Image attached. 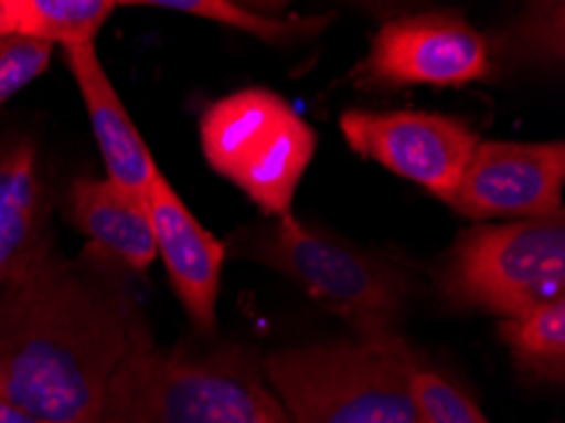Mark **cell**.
<instances>
[{
  "instance_id": "obj_5",
  "label": "cell",
  "mask_w": 565,
  "mask_h": 423,
  "mask_svg": "<svg viewBox=\"0 0 565 423\" xmlns=\"http://www.w3.org/2000/svg\"><path fill=\"white\" fill-rule=\"evenodd\" d=\"M447 295L504 319L565 299L563 215L461 233L449 256Z\"/></svg>"
},
{
  "instance_id": "obj_12",
  "label": "cell",
  "mask_w": 565,
  "mask_h": 423,
  "mask_svg": "<svg viewBox=\"0 0 565 423\" xmlns=\"http://www.w3.org/2000/svg\"><path fill=\"white\" fill-rule=\"evenodd\" d=\"M68 221L89 239L94 252L122 269L145 274L156 262L148 201L109 178H76L68 188Z\"/></svg>"
},
{
  "instance_id": "obj_21",
  "label": "cell",
  "mask_w": 565,
  "mask_h": 423,
  "mask_svg": "<svg viewBox=\"0 0 565 423\" xmlns=\"http://www.w3.org/2000/svg\"><path fill=\"white\" fill-rule=\"evenodd\" d=\"M0 150H3V148H0Z\"/></svg>"
},
{
  "instance_id": "obj_13",
  "label": "cell",
  "mask_w": 565,
  "mask_h": 423,
  "mask_svg": "<svg viewBox=\"0 0 565 423\" xmlns=\"http://www.w3.org/2000/svg\"><path fill=\"white\" fill-rule=\"evenodd\" d=\"M46 193L29 140L0 150V287L46 233Z\"/></svg>"
},
{
  "instance_id": "obj_3",
  "label": "cell",
  "mask_w": 565,
  "mask_h": 423,
  "mask_svg": "<svg viewBox=\"0 0 565 423\" xmlns=\"http://www.w3.org/2000/svg\"><path fill=\"white\" fill-rule=\"evenodd\" d=\"M262 366L289 423H426L411 388L418 366L398 338L279 350Z\"/></svg>"
},
{
  "instance_id": "obj_18",
  "label": "cell",
  "mask_w": 565,
  "mask_h": 423,
  "mask_svg": "<svg viewBox=\"0 0 565 423\" xmlns=\"http://www.w3.org/2000/svg\"><path fill=\"white\" fill-rule=\"evenodd\" d=\"M54 56V46L36 39H0V105L19 94L23 86L39 80Z\"/></svg>"
},
{
  "instance_id": "obj_9",
  "label": "cell",
  "mask_w": 565,
  "mask_h": 423,
  "mask_svg": "<svg viewBox=\"0 0 565 423\" xmlns=\"http://www.w3.org/2000/svg\"><path fill=\"white\" fill-rule=\"evenodd\" d=\"M563 142H479L449 205L469 219L563 215Z\"/></svg>"
},
{
  "instance_id": "obj_14",
  "label": "cell",
  "mask_w": 565,
  "mask_h": 423,
  "mask_svg": "<svg viewBox=\"0 0 565 423\" xmlns=\"http://www.w3.org/2000/svg\"><path fill=\"white\" fill-rule=\"evenodd\" d=\"M119 6L115 0H15V36L84 46L94 43Z\"/></svg>"
},
{
  "instance_id": "obj_4",
  "label": "cell",
  "mask_w": 565,
  "mask_h": 423,
  "mask_svg": "<svg viewBox=\"0 0 565 423\" xmlns=\"http://www.w3.org/2000/svg\"><path fill=\"white\" fill-rule=\"evenodd\" d=\"M201 148L209 166L262 211L292 215L299 183L315 158L312 125L277 92L249 86L205 107Z\"/></svg>"
},
{
  "instance_id": "obj_6",
  "label": "cell",
  "mask_w": 565,
  "mask_h": 423,
  "mask_svg": "<svg viewBox=\"0 0 565 423\" xmlns=\"http://www.w3.org/2000/svg\"><path fill=\"white\" fill-rule=\"evenodd\" d=\"M252 256L287 274L332 315L345 317L365 340H388L404 313L406 279L381 256L338 244L305 229L295 215L279 219Z\"/></svg>"
},
{
  "instance_id": "obj_16",
  "label": "cell",
  "mask_w": 565,
  "mask_h": 423,
  "mask_svg": "<svg viewBox=\"0 0 565 423\" xmlns=\"http://www.w3.org/2000/svg\"><path fill=\"white\" fill-rule=\"evenodd\" d=\"M142 6L199 15V19L231 25V29L252 33V36L269 43H285L312 36V33L322 31L330 23V15H315V19H274V15L231 3V0H150V3Z\"/></svg>"
},
{
  "instance_id": "obj_17",
  "label": "cell",
  "mask_w": 565,
  "mask_h": 423,
  "mask_svg": "<svg viewBox=\"0 0 565 423\" xmlns=\"http://www.w3.org/2000/svg\"><path fill=\"white\" fill-rule=\"evenodd\" d=\"M411 388L426 423H490L465 391L434 370L416 368Z\"/></svg>"
},
{
  "instance_id": "obj_8",
  "label": "cell",
  "mask_w": 565,
  "mask_h": 423,
  "mask_svg": "<svg viewBox=\"0 0 565 423\" xmlns=\"http://www.w3.org/2000/svg\"><path fill=\"white\" fill-rule=\"evenodd\" d=\"M492 74V49L457 13L401 15L383 23L355 80L365 86H467Z\"/></svg>"
},
{
  "instance_id": "obj_1",
  "label": "cell",
  "mask_w": 565,
  "mask_h": 423,
  "mask_svg": "<svg viewBox=\"0 0 565 423\" xmlns=\"http://www.w3.org/2000/svg\"><path fill=\"white\" fill-rule=\"evenodd\" d=\"M148 345L125 269L92 246L66 258L44 236L0 287V399L51 423H102L117 368Z\"/></svg>"
},
{
  "instance_id": "obj_2",
  "label": "cell",
  "mask_w": 565,
  "mask_h": 423,
  "mask_svg": "<svg viewBox=\"0 0 565 423\" xmlns=\"http://www.w3.org/2000/svg\"><path fill=\"white\" fill-rule=\"evenodd\" d=\"M102 423H289V416L252 352L193 356L148 345L117 368Z\"/></svg>"
},
{
  "instance_id": "obj_10",
  "label": "cell",
  "mask_w": 565,
  "mask_h": 423,
  "mask_svg": "<svg viewBox=\"0 0 565 423\" xmlns=\"http://www.w3.org/2000/svg\"><path fill=\"white\" fill-rule=\"evenodd\" d=\"M145 201L156 236V252L166 264L178 299L199 330L213 332L226 246L201 226L162 172L152 180Z\"/></svg>"
},
{
  "instance_id": "obj_7",
  "label": "cell",
  "mask_w": 565,
  "mask_h": 423,
  "mask_svg": "<svg viewBox=\"0 0 565 423\" xmlns=\"http://www.w3.org/2000/svg\"><path fill=\"white\" fill-rule=\"evenodd\" d=\"M340 133L358 155L451 201L479 140L465 119L436 112L348 109Z\"/></svg>"
},
{
  "instance_id": "obj_15",
  "label": "cell",
  "mask_w": 565,
  "mask_h": 423,
  "mask_svg": "<svg viewBox=\"0 0 565 423\" xmlns=\"http://www.w3.org/2000/svg\"><path fill=\"white\" fill-rule=\"evenodd\" d=\"M500 338L522 370L545 381L565 378V299L502 319Z\"/></svg>"
},
{
  "instance_id": "obj_20",
  "label": "cell",
  "mask_w": 565,
  "mask_h": 423,
  "mask_svg": "<svg viewBox=\"0 0 565 423\" xmlns=\"http://www.w3.org/2000/svg\"><path fill=\"white\" fill-rule=\"evenodd\" d=\"M15 36V0H0V39Z\"/></svg>"
},
{
  "instance_id": "obj_11",
  "label": "cell",
  "mask_w": 565,
  "mask_h": 423,
  "mask_svg": "<svg viewBox=\"0 0 565 423\" xmlns=\"http://www.w3.org/2000/svg\"><path fill=\"white\" fill-rule=\"evenodd\" d=\"M64 59L76 86H79L84 107H87L107 178L125 191L148 198L152 180L160 170L125 102L119 99L115 84L97 54V46L94 43L68 46L64 49Z\"/></svg>"
},
{
  "instance_id": "obj_19",
  "label": "cell",
  "mask_w": 565,
  "mask_h": 423,
  "mask_svg": "<svg viewBox=\"0 0 565 423\" xmlns=\"http://www.w3.org/2000/svg\"><path fill=\"white\" fill-rule=\"evenodd\" d=\"M0 423H51V421L41 419V416H36V413H29V411L19 409V405L0 399Z\"/></svg>"
}]
</instances>
